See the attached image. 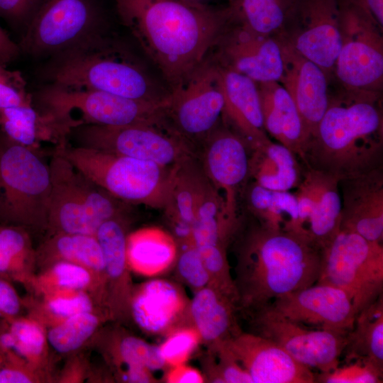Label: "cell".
<instances>
[{
  "mask_svg": "<svg viewBox=\"0 0 383 383\" xmlns=\"http://www.w3.org/2000/svg\"><path fill=\"white\" fill-rule=\"evenodd\" d=\"M0 131L11 140L31 148L43 140L62 145L67 139L55 121L33 104L0 109Z\"/></svg>",
  "mask_w": 383,
  "mask_h": 383,
  "instance_id": "obj_30",
  "label": "cell"
},
{
  "mask_svg": "<svg viewBox=\"0 0 383 383\" xmlns=\"http://www.w3.org/2000/svg\"><path fill=\"white\" fill-rule=\"evenodd\" d=\"M340 181L331 173L306 167L294 193L298 206V233L321 249L340 229Z\"/></svg>",
  "mask_w": 383,
  "mask_h": 383,
  "instance_id": "obj_18",
  "label": "cell"
},
{
  "mask_svg": "<svg viewBox=\"0 0 383 383\" xmlns=\"http://www.w3.org/2000/svg\"><path fill=\"white\" fill-rule=\"evenodd\" d=\"M126 379L131 382H150L152 376L151 372L145 368L128 366Z\"/></svg>",
  "mask_w": 383,
  "mask_h": 383,
  "instance_id": "obj_52",
  "label": "cell"
},
{
  "mask_svg": "<svg viewBox=\"0 0 383 383\" xmlns=\"http://www.w3.org/2000/svg\"><path fill=\"white\" fill-rule=\"evenodd\" d=\"M20 310V300L13 287L0 278V315L12 317Z\"/></svg>",
  "mask_w": 383,
  "mask_h": 383,
  "instance_id": "obj_47",
  "label": "cell"
},
{
  "mask_svg": "<svg viewBox=\"0 0 383 383\" xmlns=\"http://www.w3.org/2000/svg\"><path fill=\"white\" fill-rule=\"evenodd\" d=\"M51 84L160 104L171 91L120 43L102 34L52 57L45 70Z\"/></svg>",
  "mask_w": 383,
  "mask_h": 383,
  "instance_id": "obj_4",
  "label": "cell"
},
{
  "mask_svg": "<svg viewBox=\"0 0 383 383\" xmlns=\"http://www.w3.org/2000/svg\"><path fill=\"white\" fill-rule=\"evenodd\" d=\"M253 383H315L312 370L277 343L252 333L240 331L223 341Z\"/></svg>",
  "mask_w": 383,
  "mask_h": 383,
  "instance_id": "obj_20",
  "label": "cell"
},
{
  "mask_svg": "<svg viewBox=\"0 0 383 383\" xmlns=\"http://www.w3.org/2000/svg\"><path fill=\"white\" fill-rule=\"evenodd\" d=\"M123 23L172 91L233 24L227 6L187 0H113Z\"/></svg>",
  "mask_w": 383,
  "mask_h": 383,
  "instance_id": "obj_1",
  "label": "cell"
},
{
  "mask_svg": "<svg viewBox=\"0 0 383 383\" xmlns=\"http://www.w3.org/2000/svg\"><path fill=\"white\" fill-rule=\"evenodd\" d=\"M321 249L304 235L257 223L238 242L234 281L237 307L249 313L315 284Z\"/></svg>",
  "mask_w": 383,
  "mask_h": 383,
  "instance_id": "obj_2",
  "label": "cell"
},
{
  "mask_svg": "<svg viewBox=\"0 0 383 383\" xmlns=\"http://www.w3.org/2000/svg\"><path fill=\"white\" fill-rule=\"evenodd\" d=\"M304 170L298 157L270 138L250 150L249 177L272 191H291L301 181Z\"/></svg>",
  "mask_w": 383,
  "mask_h": 383,
  "instance_id": "obj_27",
  "label": "cell"
},
{
  "mask_svg": "<svg viewBox=\"0 0 383 383\" xmlns=\"http://www.w3.org/2000/svg\"><path fill=\"white\" fill-rule=\"evenodd\" d=\"M199 153L202 170L221 198L223 216L237 231L239 199L250 180V150L222 118L204 141Z\"/></svg>",
  "mask_w": 383,
  "mask_h": 383,
  "instance_id": "obj_14",
  "label": "cell"
},
{
  "mask_svg": "<svg viewBox=\"0 0 383 383\" xmlns=\"http://www.w3.org/2000/svg\"><path fill=\"white\" fill-rule=\"evenodd\" d=\"M186 297L174 284L152 279L143 284L132 303V313L138 326L150 334L171 332L189 310Z\"/></svg>",
  "mask_w": 383,
  "mask_h": 383,
  "instance_id": "obj_24",
  "label": "cell"
},
{
  "mask_svg": "<svg viewBox=\"0 0 383 383\" xmlns=\"http://www.w3.org/2000/svg\"><path fill=\"white\" fill-rule=\"evenodd\" d=\"M24 234L14 227H0V274L15 270L26 252Z\"/></svg>",
  "mask_w": 383,
  "mask_h": 383,
  "instance_id": "obj_42",
  "label": "cell"
},
{
  "mask_svg": "<svg viewBox=\"0 0 383 383\" xmlns=\"http://www.w3.org/2000/svg\"><path fill=\"white\" fill-rule=\"evenodd\" d=\"M268 306L284 317L304 326L347 335L357 313L340 289L315 283L275 299Z\"/></svg>",
  "mask_w": 383,
  "mask_h": 383,
  "instance_id": "obj_17",
  "label": "cell"
},
{
  "mask_svg": "<svg viewBox=\"0 0 383 383\" xmlns=\"http://www.w3.org/2000/svg\"><path fill=\"white\" fill-rule=\"evenodd\" d=\"M26 82L19 71L0 63V109L32 105Z\"/></svg>",
  "mask_w": 383,
  "mask_h": 383,
  "instance_id": "obj_41",
  "label": "cell"
},
{
  "mask_svg": "<svg viewBox=\"0 0 383 383\" xmlns=\"http://www.w3.org/2000/svg\"><path fill=\"white\" fill-rule=\"evenodd\" d=\"M223 109L218 65L210 52L171 91L167 117L197 156L204 141L221 121Z\"/></svg>",
  "mask_w": 383,
  "mask_h": 383,
  "instance_id": "obj_13",
  "label": "cell"
},
{
  "mask_svg": "<svg viewBox=\"0 0 383 383\" xmlns=\"http://www.w3.org/2000/svg\"><path fill=\"white\" fill-rule=\"evenodd\" d=\"M176 257L174 240L159 229H144L127 240V261L143 274L154 276L163 272Z\"/></svg>",
  "mask_w": 383,
  "mask_h": 383,
  "instance_id": "obj_33",
  "label": "cell"
},
{
  "mask_svg": "<svg viewBox=\"0 0 383 383\" xmlns=\"http://www.w3.org/2000/svg\"><path fill=\"white\" fill-rule=\"evenodd\" d=\"M218 63L255 82H279L283 72L279 38L232 24L211 51Z\"/></svg>",
  "mask_w": 383,
  "mask_h": 383,
  "instance_id": "obj_19",
  "label": "cell"
},
{
  "mask_svg": "<svg viewBox=\"0 0 383 383\" xmlns=\"http://www.w3.org/2000/svg\"><path fill=\"white\" fill-rule=\"evenodd\" d=\"M53 271L58 284L65 288L82 289L90 281L87 270L72 262H58L55 265Z\"/></svg>",
  "mask_w": 383,
  "mask_h": 383,
  "instance_id": "obj_45",
  "label": "cell"
},
{
  "mask_svg": "<svg viewBox=\"0 0 383 383\" xmlns=\"http://www.w3.org/2000/svg\"><path fill=\"white\" fill-rule=\"evenodd\" d=\"M340 229L358 234L367 240H383L382 167L342 179Z\"/></svg>",
  "mask_w": 383,
  "mask_h": 383,
  "instance_id": "obj_22",
  "label": "cell"
},
{
  "mask_svg": "<svg viewBox=\"0 0 383 383\" xmlns=\"http://www.w3.org/2000/svg\"><path fill=\"white\" fill-rule=\"evenodd\" d=\"M340 0H299L279 35L320 67L328 77L334 72L341 45Z\"/></svg>",
  "mask_w": 383,
  "mask_h": 383,
  "instance_id": "obj_16",
  "label": "cell"
},
{
  "mask_svg": "<svg viewBox=\"0 0 383 383\" xmlns=\"http://www.w3.org/2000/svg\"><path fill=\"white\" fill-rule=\"evenodd\" d=\"M257 84L265 132L302 161L308 137L292 98L279 82Z\"/></svg>",
  "mask_w": 383,
  "mask_h": 383,
  "instance_id": "obj_25",
  "label": "cell"
},
{
  "mask_svg": "<svg viewBox=\"0 0 383 383\" xmlns=\"http://www.w3.org/2000/svg\"><path fill=\"white\" fill-rule=\"evenodd\" d=\"M316 283L343 290L357 314L383 294V245L339 230L321 248Z\"/></svg>",
  "mask_w": 383,
  "mask_h": 383,
  "instance_id": "obj_8",
  "label": "cell"
},
{
  "mask_svg": "<svg viewBox=\"0 0 383 383\" xmlns=\"http://www.w3.org/2000/svg\"><path fill=\"white\" fill-rule=\"evenodd\" d=\"M166 380L175 383H201L204 379L199 370L184 364L172 367L166 375Z\"/></svg>",
  "mask_w": 383,
  "mask_h": 383,
  "instance_id": "obj_48",
  "label": "cell"
},
{
  "mask_svg": "<svg viewBox=\"0 0 383 383\" xmlns=\"http://www.w3.org/2000/svg\"><path fill=\"white\" fill-rule=\"evenodd\" d=\"M48 165L31 148L0 131V218L19 223L48 222Z\"/></svg>",
  "mask_w": 383,
  "mask_h": 383,
  "instance_id": "obj_9",
  "label": "cell"
},
{
  "mask_svg": "<svg viewBox=\"0 0 383 383\" xmlns=\"http://www.w3.org/2000/svg\"><path fill=\"white\" fill-rule=\"evenodd\" d=\"M234 24L255 33L280 35L290 21L299 0H228Z\"/></svg>",
  "mask_w": 383,
  "mask_h": 383,
  "instance_id": "obj_31",
  "label": "cell"
},
{
  "mask_svg": "<svg viewBox=\"0 0 383 383\" xmlns=\"http://www.w3.org/2000/svg\"><path fill=\"white\" fill-rule=\"evenodd\" d=\"M74 146L174 167L196 155L169 119L156 123L82 126L72 129Z\"/></svg>",
  "mask_w": 383,
  "mask_h": 383,
  "instance_id": "obj_10",
  "label": "cell"
},
{
  "mask_svg": "<svg viewBox=\"0 0 383 383\" xmlns=\"http://www.w3.org/2000/svg\"><path fill=\"white\" fill-rule=\"evenodd\" d=\"M237 308L233 299L210 285L196 290L189 312L200 338L216 345L240 331L235 316Z\"/></svg>",
  "mask_w": 383,
  "mask_h": 383,
  "instance_id": "obj_26",
  "label": "cell"
},
{
  "mask_svg": "<svg viewBox=\"0 0 383 383\" xmlns=\"http://www.w3.org/2000/svg\"><path fill=\"white\" fill-rule=\"evenodd\" d=\"M194 328L181 327L171 332L159 345L166 365L175 367L184 365L194 351L200 340Z\"/></svg>",
  "mask_w": 383,
  "mask_h": 383,
  "instance_id": "obj_39",
  "label": "cell"
},
{
  "mask_svg": "<svg viewBox=\"0 0 383 383\" xmlns=\"http://www.w3.org/2000/svg\"><path fill=\"white\" fill-rule=\"evenodd\" d=\"M57 253L64 259L96 271L105 270L103 252L94 235L62 233L54 243Z\"/></svg>",
  "mask_w": 383,
  "mask_h": 383,
  "instance_id": "obj_35",
  "label": "cell"
},
{
  "mask_svg": "<svg viewBox=\"0 0 383 383\" xmlns=\"http://www.w3.org/2000/svg\"><path fill=\"white\" fill-rule=\"evenodd\" d=\"M248 314L252 333L277 343L309 368L326 372L340 365L347 335L294 322L268 305Z\"/></svg>",
  "mask_w": 383,
  "mask_h": 383,
  "instance_id": "obj_15",
  "label": "cell"
},
{
  "mask_svg": "<svg viewBox=\"0 0 383 383\" xmlns=\"http://www.w3.org/2000/svg\"><path fill=\"white\" fill-rule=\"evenodd\" d=\"M57 150L84 176L128 204L164 209L179 166L67 145Z\"/></svg>",
  "mask_w": 383,
  "mask_h": 383,
  "instance_id": "obj_5",
  "label": "cell"
},
{
  "mask_svg": "<svg viewBox=\"0 0 383 383\" xmlns=\"http://www.w3.org/2000/svg\"><path fill=\"white\" fill-rule=\"evenodd\" d=\"M186 248L181 252L177 262L180 277L192 287L197 289L211 284V277L192 238L184 240Z\"/></svg>",
  "mask_w": 383,
  "mask_h": 383,
  "instance_id": "obj_40",
  "label": "cell"
},
{
  "mask_svg": "<svg viewBox=\"0 0 383 383\" xmlns=\"http://www.w3.org/2000/svg\"><path fill=\"white\" fill-rule=\"evenodd\" d=\"M49 308L55 314L70 317L90 312L92 305L87 295L79 294L72 297L53 299L49 303Z\"/></svg>",
  "mask_w": 383,
  "mask_h": 383,
  "instance_id": "obj_46",
  "label": "cell"
},
{
  "mask_svg": "<svg viewBox=\"0 0 383 383\" xmlns=\"http://www.w3.org/2000/svg\"><path fill=\"white\" fill-rule=\"evenodd\" d=\"M20 52L18 45L11 39L0 25V63L7 66L17 58Z\"/></svg>",
  "mask_w": 383,
  "mask_h": 383,
  "instance_id": "obj_49",
  "label": "cell"
},
{
  "mask_svg": "<svg viewBox=\"0 0 383 383\" xmlns=\"http://www.w3.org/2000/svg\"><path fill=\"white\" fill-rule=\"evenodd\" d=\"M97 318L89 312L70 317L48 333V340L59 353H68L79 348L94 332Z\"/></svg>",
  "mask_w": 383,
  "mask_h": 383,
  "instance_id": "obj_36",
  "label": "cell"
},
{
  "mask_svg": "<svg viewBox=\"0 0 383 383\" xmlns=\"http://www.w3.org/2000/svg\"><path fill=\"white\" fill-rule=\"evenodd\" d=\"M39 111L68 135L82 126H118L156 123L167 118L169 104H160L91 89L50 84L38 95Z\"/></svg>",
  "mask_w": 383,
  "mask_h": 383,
  "instance_id": "obj_6",
  "label": "cell"
},
{
  "mask_svg": "<svg viewBox=\"0 0 383 383\" xmlns=\"http://www.w3.org/2000/svg\"><path fill=\"white\" fill-rule=\"evenodd\" d=\"M383 117L379 93L349 90L329 96L302 162L340 180L382 167Z\"/></svg>",
  "mask_w": 383,
  "mask_h": 383,
  "instance_id": "obj_3",
  "label": "cell"
},
{
  "mask_svg": "<svg viewBox=\"0 0 383 383\" xmlns=\"http://www.w3.org/2000/svg\"><path fill=\"white\" fill-rule=\"evenodd\" d=\"M278 38L283 60V72L279 82L289 92L298 109L309 143L328 105V76L284 39L279 36Z\"/></svg>",
  "mask_w": 383,
  "mask_h": 383,
  "instance_id": "obj_21",
  "label": "cell"
},
{
  "mask_svg": "<svg viewBox=\"0 0 383 383\" xmlns=\"http://www.w3.org/2000/svg\"><path fill=\"white\" fill-rule=\"evenodd\" d=\"M95 236L103 252L106 273L113 279L121 277L127 262V239L118 217L102 223Z\"/></svg>",
  "mask_w": 383,
  "mask_h": 383,
  "instance_id": "obj_34",
  "label": "cell"
},
{
  "mask_svg": "<svg viewBox=\"0 0 383 383\" xmlns=\"http://www.w3.org/2000/svg\"><path fill=\"white\" fill-rule=\"evenodd\" d=\"M194 3L201 4H209V2L211 0H187Z\"/></svg>",
  "mask_w": 383,
  "mask_h": 383,
  "instance_id": "obj_53",
  "label": "cell"
},
{
  "mask_svg": "<svg viewBox=\"0 0 383 383\" xmlns=\"http://www.w3.org/2000/svg\"><path fill=\"white\" fill-rule=\"evenodd\" d=\"M9 329L14 338L13 350L25 356L37 355L42 352L45 337L36 324L27 321H16Z\"/></svg>",
  "mask_w": 383,
  "mask_h": 383,
  "instance_id": "obj_43",
  "label": "cell"
},
{
  "mask_svg": "<svg viewBox=\"0 0 383 383\" xmlns=\"http://www.w3.org/2000/svg\"><path fill=\"white\" fill-rule=\"evenodd\" d=\"M383 28V0H350Z\"/></svg>",
  "mask_w": 383,
  "mask_h": 383,
  "instance_id": "obj_50",
  "label": "cell"
},
{
  "mask_svg": "<svg viewBox=\"0 0 383 383\" xmlns=\"http://www.w3.org/2000/svg\"><path fill=\"white\" fill-rule=\"evenodd\" d=\"M42 0H0V18L15 28H26Z\"/></svg>",
  "mask_w": 383,
  "mask_h": 383,
  "instance_id": "obj_44",
  "label": "cell"
},
{
  "mask_svg": "<svg viewBox=\"0 0 383 383\" xmlns=\"http://www.w3.org/2000/svg\"><path fill=\"white\" fill-rule=\"evenodd\" d=\"M51 190L48 222L63 233L94 235L118 217L122 201L80 172L58 150L48 164Z\"/></svg>",
  "mask_w": 383,
  "mask_h": 383,
  "instance_id": "obj_7",
  "label": "cell"
},
{
  "mask_svg": "<svg viewBox=\"0 0 383 383\" xmlns=\"http://www.w3.org/2000/svg\"><path fill=\"white\" fill-rule=\"evenodd\" d=\"M30 379L18 369L6 367L0 369V383H30Z\"/></svg>",
  "mask_w": 383,
  "mask_h": 383,
  "instance_id": "obj_51",
  "label": "cell"
},
{
  "mask_svg": "<svg viewBox=\"0 0 383 383\" xmlns=\"http://www.w3.org/2000/svg\"><path fill=\"white\" fill-rule=\"evenodd\" d=\"M198 157L190 158L177 167L164 209L174 224L177 235L191 238L195 208L205 174Z\"/></svg>",
  "mask_w": 383,
  "mask_h": 383,
  "instance_id": "obj_28",
  "label": "cell"
},
{
  "mask_svg": "<svg viewBox=\"0 0 383 383\" xmlns=\"http://www.w3.org/2000/svg\"><path fill=\"white\" fill-rule=\"evenodd\" d=\"M383 369L360 358L345 362L334 370L316 375L318 383H382Z\"/></svg>",
  "mask_w": 383,
  "mask_h": 383,
  "instance_id": "obj_37",
  "label": "cell"
},
{
  "mask_svg": "<svg viewBox=\"0 0 383 383\" xmlns=\"http://www.w3.org/2000/svg\"><path fill=\"white\" fill-rule=\"evenodd\" d=\"M340 4L341 45L333 72L346 89L379 93L382 29L350 0H340Z\"/></svg>",
  "mask_w": 383,
  "mask_h": 383,
  "instance_id": "obj_12",
  "label": "cell"
},
{
  "mask_svg": "<svg viewBox=\"0 0 383 383\" xmlns=\"http://www.w3.org/2000/svg\"><path fill=\"white\" fill-rule=\"evenodd\" d=\"M119 350L123 360L128 366L143 367L152 372L166 365L159 346L149 344L138 338H125Z\"/></svg>",
  "mask_w": 383,
  "mask_h": 383,
  "instance_id": "obj_38",
  "label": "cell"
},
{
  "mask_svg": "<svg viewBox=\"0 0 383 383\" xmlns=\"http://www.w3.org/2000/svg\"><path fill=\"white\" fill-rule=\"evenodd\" d=\"M218 65L224 99L223 119L251 150L269 138L263 126L257 84L241 73Z\"/></svg>",
  "mask_w": 383,
  "mask_h": 383,
  "instance_id": "obj_23",
  "label": "cell"
},
{
  "mask_svg": "<svg viewBox=\"0 0 383 383\" xmlns=\"http://www.w3.org/2000/svg\"><path fill=\"white\" fill-rule=\"evenodd\" d=\"M343 355L345 362L360 358L383 369V294L357 314Z\"/></svg>",
  "mask_w": 383,
  "mask_h": 383,
  "instance_id": "obj_32",
  "label": "cell"
},
{
  "mask_svg": "<svg viewBox=\"0 0 383 383\" xmlns=\"http://www.w3.org/2000/svg\"><path fill=\"white\" fill-rule=\"evenodd\" d=\"M103 22L95 0H42L18 46L30 55L52 57L101 35Z\"/></svg>",
  "mask_w": 383,
  "mask_h": 383,
  "instance_id": "obj_11",
  "label": "cell"
},
{
  "mask_svg": "<svg viewBox=\"0 0 383 383\" xmlns=\"http://www.w3.org/2000/svg\"><path fill=\"white\" fill-rule=\"evenodd\" d=\"M243 195L248 211L259 224L272 230L298 233V206L294 193L270 190L252 180L248 182Z\"/></svg>",
  "mask_w": 383,
  "mask_h": 383,
  "instance_id": "obj_29",
  "label": "cell"
}]
</instances>
